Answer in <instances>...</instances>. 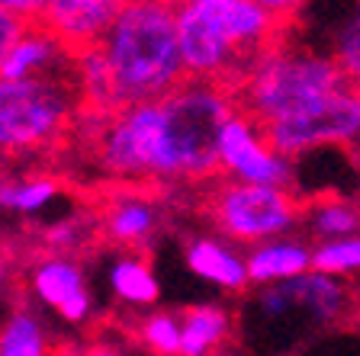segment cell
I'll list each match as a JSON object with an SVG mask.
<instances>
[{"instance_id":"cell-1","label":"cell","mask_w":360,"mask_h":356,"mask_svg":"<svg viewBox=\"0 0 360 356\" xmlns=\"http://www.w3.org/2000/svg\"><path fill=\"white\" fill-rule=\"evenodd\" d=\"M184 81L187 71L174 7L155 0H129L100 42L75 55V84L84 112L106 116L122 106L161 100Z\"/></svg>"},{"instance_id":"cell-2","label":"cell","mask_w":360,"mask_h":356,"mask_svg":"<svg viewBox=\"0 0 360 356\" xmlns=\"http://www.w3.org/2000/svg\"><path fill=\"white\" fill-rule=\"evenodd\" d=\"M174 22L187 77L229 90L290 29L257 0H184L174 7Z\"/></svg>"},{"instance_id":"cell-3","label":"cell","mask_w":360,"mask_h":356,"mask_svg":"<svg viewBox=\"0 0 360 356\" xmlns=\"http://www.w3.org/2000/svg\"><path fill=\"white\" fill-rule=\"evenodd\" d=\"M238 110L235 93L222 84L187 81L155 100V177L165 183H206L219 177V138Z\"/></svg>"},{"instance_id":"cell-4","label":"cell","mask_w":360,"mask_h":356,"mask_svg":"<svg viewBox=\"0 0 360 356\" xmlns=\"http://www.w3.org/2000/svg\"><path fill=\"white\" fill-rule=\"evenodd\" d=\"M345 84L351 81L328 52L292 45L283 36L257 58V65L248 71L245 81L232 93L238 110L248 112L261 128H267L280 119H290L315 106L319 100L331 97Z\"/></svg>"},{"instance_id":"cell-5","label":"cell","mask_w":360,"mask_h":356,"mask_svg":"<svg viewBox=\"0 0 360 356\" xmlns=\"http://www.w3.org/2000/svg\"><path fill=\"white\" fill-rule=\"evenodd\" d=\"M81 112L75 77H0V154L30 161L65 148Z\"/></svg>"},{"instance_id":"cell-6","label":"cell","mask_w":360,"mask_h":356,"mask_svg":"<svg viewBox=\"0 0 360 356\" xmlns=\"http://www.w3.org/2000/svg\"><path fill=\"white\" fill-rule=\"evenodd\" d=\"M210 218L232 244L255 247L270 237H286L306 218V209L290 186L222 180L210 193Z\"/></svg>"},{"instance_id":"cell-7","label":"cell","mask_w":360,"mask_h":356,"mask_svg":"<svg viewBox=\"0 0 360 356\" xmlns=\"http://www.w3.org/2000/svg\"><path fill=\"white\" fill-rule=\"evenodd\" d=\"M264 135L290 161L319 148H351L360 141V87L345 84L309 110L267 126Z\"/></svg>"},{"instance_id":"cell-8","label":"cell","mask_w":360,"mask_h":356,"mask_svg":"<svg viewBox=\"0 0 360 356\" xmlns=\"http://www.w3.org/2000/svg\"><path fill=\"white\" fill-rule=\"evenodd\" d=\"M292 173L296 171L290 157H283L270 145L264 128L248 112L235 110L219 138V177L292 190Z\"/></svg>"},{"instance_id":"cell-9","label":"cell","mask_w":360,"mask_h":356,"mask_svg":"<svg viewBox=\"0 0 360 356\" xmlns=\"http://www.w3.org/2000/svg\"><path fill=\"white\" fill-rule=\"evenodd\" d=\"M255 305L257 312L270 321H283L300 315L309 331H319V327H328L341 318L347 305V292L338 276L309 270V273L296 276V279L277 282V286H261Z\"/></svg>"},{"instance_id":"cell-10","label":"cell","mask_w":360,"mask_h":356,"mask_svg":"<svg viewBox=\"0 0 360 356\" xmlns=\"http://www.w3.org/2000/svg\"><path fill=\"white\" fill-rule=\"evenodd\" d=\"M26 286H30V296L45 312L58 315L71 327L90 324L97 315L94 292L87 286V273L77 263V257L42 251L26 270Z\"/></svg>"},{"instance_id":"cell-11","label":"cell","mask_w":360,"mask_h":356,"mask_svg":"<svg viewBox=\"0 0 360 356\" xmlns=\"http://www.w3.org/2000/svg\"><path fill=\"white\" fill-rule=\"evenodd\" d=\"M97 216L103 241L122 253L145 251L161 231V202L145 186H116Z\"/></svg>"},{"instance_id":"cell-12","label":"cell","mask_w":360,"mask_h":356,"mask_svg":"<svg viewBox=\"0 0 360 356\" xmlns=\"http://www.w3.org/2000/svg\"><path fill=\"white\" fill-rule=\"evenodd\" d=\"M0 77H75V52L42 22H26V29L0 61Z\"/></svg>"},{"instance_id":"cell-13","label":"cell","mask_w":360,"mask_h":356,"mask_svg":"<svg viewBox=\"0 0 360 356\" xmlns=\"http://www.w3.org/2000/svg\"><path fill=\"white\" fill-rule=\"evenodd\" d=\"M126 4L129 0H45L36 22L52 29L77 55L100 42L112 16Z\"/></svg>"},{"instance_id":"cell-14","label":"cell","mask_w":360,"mask_h":356,"mask_svg":"<svg viewBox=\"0 0 360 356\" xmlns=\"http://www.w3.org/2000/svg\"><path fill=\"white\" fill-rule=\"evenodd\" d=\"M184 260H187L190 273L200 276L202 282H210V286H216L222 292H245L251 286L245 253L235 244L222 241V237L200 235L193 241H187Z\"/></svg>"},{"instance_id":"cell-15","label":"cell","mask_w":360,"mask_h":356,"mask_svg":"<svg viewBox=\"0 0 360 356\" xmlns=\"http://www.w3.org/2000/svg\"><path fill=\"white\" fill-rule=\"evenodd\" d=\"M248 279L251 286H277V282L296 279V276L312 270V247L300 237H270L261 244L248 247L245 253Z\"/></svg>"},{"instance_id":"cell-16","label":"cell","mask_w":360,"mask_h":356,"mask_svg":"<svg viewBox=\"0 0 360 356\" xmlns=\"http://www.w3.org/2000/svg\"><path fill=\"white\" fill-rule=\"evenodd\" d=\"M61 193H65V183L52 171H10L7 177H0V212L20 218L42 216Z\"/></svg>"},{"instance_id":"cell-17","label":"cell","mask_w":360,"mask_h":356,"mask_svg":"<svg viewBox=\"0 0 360 356\" xmlns=\"http://www.w3.org/2000/svg\"><path fill=\"white\" fill-rule=\"evenodd\" d=\"M232 334V318L219 305H190L180 312V356H216Z\"/></svg>"},{"instance_id":"cell-18","label":"cell","mask_w":360,"mask_h":356,"mask_svg":"<svg viewBox=\"0 0 360 356\" xmlns=\"http://www.w3.org/2000/svg\"><path fill=\"white\" fill-rule=\"evenodd\" d=\"M106 286H110L112 298L129 308H151L161 298L158 276L142 253H122L112 260L106 270Z\"/></svg>"},{"instance_id":"cell-19","label":"cell","mask_w":360,"mask_h":356,"mask_svg":"<svg viewBox=\"0 0 360 356\" xmlns=\"http://www.w3.org/2000/svg\"><path fill=\"white\" fill-rule=\"evenodd\" d=\"M0 356H55L49 327L32 305H16L0 324Z\"/></svg>"},{"instance_id":"cell-20","label":"cell","mask_w":360,"mask_h":356,"mask_svg":"<svg viewBox=\"0 0 360 356\" xmlns=\"http://www.w3.org/2000/svg\"><path fill=\"white\" fill-rule=\"evenodd\" d=\"M97 237H103V235H100V216H94V212H75V216L61 218L55 225H45V231H42L45 251L68 253V257L84 253Z\"/></svg>"},{"instance_id":"cell-21","label":"cell","mask_w":360,"mask_h":356,"mask_svg":"<svg viewBox=\"0 0 360 356\" xmlns=\"http://www.w3.org/2000/svg\"><path fill=\"white\" fill-rule=\"evenodd\" d=\"M328 55L345 71V77L360 87V0H351L331 29Z\"/></svg>"},{"instance_id":"cell-22","label":"cell","mask_w":360,"mask_h":356,"mask_svg":"<svg viewBox=\"0 0 360 356\" xmlns=\"http://www.w3.org/2000/svg\"><path fill=\"white\" fill-rule=\"evenodd\" d=\"M306 225L322 241L360 235V209H354L351 202H341V199H325L306 212Z\"/></svg>"},{"instance_id":"cell-23","label":"cell","mask_w":360,"mask_h":356,"mask_svg":"<svg viewBox=\"0 0 360 356\" xmlns=\"http://www.w3.org/2000/svg\"><path fill=\"white\" fill-rule=\"evenodd\" d=\"M312 270L328 276H351L360 273V235L331 237L312 247Z\"/></svg>"},{"instance_id":"cell-24","label":"cell","mask_w":360,"mask_h":356,"mask_svg":"<svg viewBox=\"0 0 360 356\" xmlns=\"http://www.w3.org/2000/svg\"><path fill=\"white\" fill-rule=\"evenodd\" d=\"M139 341L155 356H180V315L148 312L139 321Z\"/></svg>"},{"instance_id":"cell-25","label":"cell","mask_w":360,"mask_h":356,"mask_svg":"<svg viewBox=\"0 0 360 356\" xmlns=\"http://www.w3.org/2000/svg\"><path fill=\"white\" fill-rule=\"evenodd\" d=\"M26 29V20H20L16 13H10L7 7H0V61L10 52V45L16 42V36Z\"/></svg>"},{"instance_id":"cell-26","label":"cell","mask_w":360,"mask_h":356,"mask_svg":"<svg viewBox=\"0 0 360 356\" xmlns=\"http://www.w3.org/2000/svg\"><path fill=\"white\" fill-rule=\"evenodd\" d=\"M257 4H261L274 20L283 22V26H292V20L302 13V7H306L309 0H257Z\"/></svg>"},{"instance_id":"cell-27","label":"cell","mask_w":360,"mask_h":356,"mask_svg":"<svg viewBox=\"0 0 360 356\" xmlns=\"http://www.w3.org/2000/svg\"><path fill=\"white\" fill-rule=\"evenodd\" d=\"M42 4H45V0H0V7H7L10 13H16L20 20H26V22H36L39 20Z\"/></svg>"},{"instance_id":"cell-28","label":"cell","mask_w":360,"mask_h":356,"mask_svg":"<svg viewBox=\"0 0 360 356\" xmlns=\"http://www.w3.org/2000/svg\"><path fill=\"white\" fill-rule=\"evenodd\" d=\"M10 282H13V260H10V253L0 247V298L7 296Z\"/></svg>"},{"instance_id":"cell-29","label":"cell","mask_w":360,"mask_h":356,"mask_svg":"<svg viewBox=\"0 0 360 356\" xmlns=\"http://www.w3.org/2000/svg\"><path fill=\"white\" fill-rule=\"evenodd\" d=\"M84 356H126V350H122L120 343H112V341H97V343H90V347L84 350Z\"/></svg>"},{"instance_id":"cell-30","label":"cell","mask_w":360,"mask_h":356,"mask_svg":"<svg viewBox=\"0 0 360 356\" xmlns=\"http://www.w3.org/2000/svg\"><path fill=\"white\" fill-rule=\"evenodd\" d=\"M10 164H13V161H10L7 154H0V177H7V173H10Z\"/></svg>"},{"instance_id":"cell-31","label":"cell","mask_w":360,"mask_h":356,"mask_svg":"<svg viewBox=\"0 0 360 356\" xmlns=\"http://www.w3.org/2000/svg\"><path fill=\"white\" fill-rule=\"evenodd\" d=\"M155 4H165V7H180L184 0H155Z\"/></svg>"},{"instance_id":"cell-32","label":"cell","mask_w":360,"mask_h":356,"mask_svg":"<svg viewBox=\"0 0 360 356\" xmlns=\"http://www.w3.org/2000/svg\"><path fill=\"white\" fill-rule=\"evenodd\" d=\"M216 356H232V353H216Z\"/></svg>"}]
</instances>
